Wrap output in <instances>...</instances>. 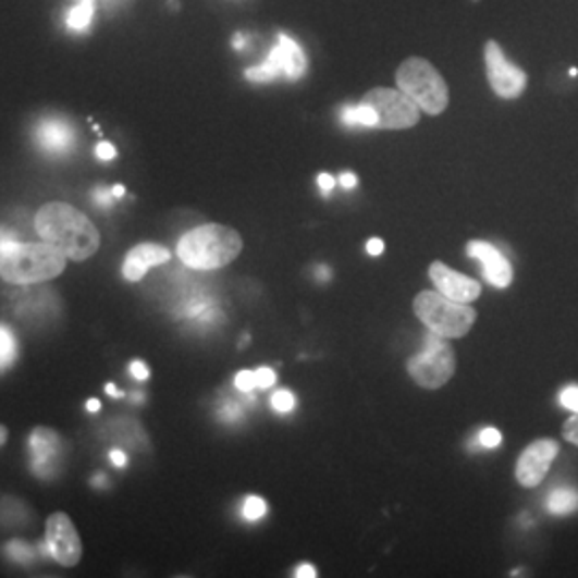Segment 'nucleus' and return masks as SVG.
<instances>
[{"label": "nucleus", "instance_id": "43", "mask_svg": "<svg viewBox=\"0 0 578 578\" xmlns=\"http://www.w3.org/2000/svg\"><path fill=\"white\" fill-rule=\"evenodd\" d=\"M112 193H114L116 199H121L125 195V187L123 185H116V187H112Z\"/></svg>", "mask_w": 578, "mask_h": 578}, {"label": "nucleus", "instance_id": "33", "mask_svg": "<svg viewBox=\"0 0 578 578\" xmlns=\"http://www.w3.org/2000/svg\"><path fill=\"white\" fill-rule=\"evenodd\" d=\"M131 376H133L137 382H146V380H148V376H150V371L146 369V365H144V362L135 360V362H131Z\"/></svg>", "mask_w": 578, "mask_h": 578}, {"label": "nucleus", "instance_id": "22", "mask_svg": "<svg viewBox=\"0 0 578 578\" xmlns=\"http://www.w3.org/2000/svg\"><path fill=\"white\" fill-rule=\"evenodd\" d=\"M4 553L15 562V564H22V566H28L35 562V551L30 544L22 542V540H11L9 544H4Z\"/></svg>", "mask_w": 578, "mask_h": 578}, {"label": "nucleus", "instance_id": "42", "mask_svg": "<svg viewBox=\"0 0 578 578\" xmlns=\"http://www.w3.org/2000/svg\"><path fill=\"white\" fill-rule=\"evenodd\" d=\"M7 438H9V431H7L4 425H0V446L7 444Z\"/></svg>", "mask_w": 578, "mask_h": 578}, {"label": "nucleus", "instance_id": "37", "mask_svg": "<svg viewBox=\"0 0 578 578\" xmlns=\"http://www.w3.org/2000/svg\"><path fill=\"white\" fill-rule=\"evenodd\" d=\"M367 251H369V256H382L384 254V243L380 238H371L369 245H367Z\"/></svg>", "mask_w": 578, "mask_h": 578}, {"label": "nucleus", "instance_id": "9", "mask_svg": "<svg viewBox=\"0 0 578 578\" xmlns=\"http://www.w3.org/2000/svg\"><path fill=\"white\" fill-rule=\"evenodd\" d=\"M46 551L64 568H73L82 559V540L73 520L64 513H54L46 520Z\"/></svg>", "mask_w": 578, "mask_h": 578}, {"label": "nucleus", "instance_id": "3", "mask_svg": "<svg viewBox=\"0 0 578 578\" xmlns=\"http://www.w3.org/2000/svg\"><path fill=\"white\" fill-rule=\"evenodd\" d=\"M243 251V238L236 230L219 223H206L187 232L179 243V257L193 270H217L232 263Z\"/></svg>", "mask_w": 578, "mask_h": 578}, {"label": "nucleus", "instance_id": "34", "mask_svg": "<svg viewBox=\"0 0 578 578\" xmlns=\"http://www.w3.org/2000/svg\"><path fill=\"white\" fill-rule=\"evenodd\" d=\"M114 199H116V197H114L112 189H110V192H108V189H97V192H95V201L101 204L103 208H110Z\"/></svg>", "mask_w": 578, "mask_h": 578}, {"label": "nucleus", "instance_id": "20", "mask_svg": "<svg viewBox=\"0 0 578 578\" xmlns=\"http://www.w3.org/2000/svg\"><path fill=\"white\" fill-rule=\"evenodd\" d=\"M549 513L553 514H570L578 508V493L573 489H557L549 495V504H546Z\"/></svg>", "mask_w": 578, "mask_h": 578}, {"label": "nucleus", "instance_id": "17", "mask_svg": "<svg viewBox=\"0 0 578 578\" xmlns=\"http://www.w3.org/2000/svg\"><path fill=\"white\" fill-rule=\"evenodd\" d=\"M30 520V511L13 497H0V525L2 527H22Z\"/></svg>", "mask_w": 578, "mask_h": 578}, {"label": "nucleus", "instance_id": "10", "mask_svg": "<svg viewBox=\"0 0 578 578\" xmlns=\"http://www.w3.org/2000/svg\"><path fill=\"white\" fill-rule=\"evenodd\" d=\"M30 471L39 480H54L63 469L64 444L52 429L37 427L28 438Z\"/></svg>", "mask_w": 578, "mask_h": 578}, {"label": "nucleus", "instance_id": "31", "mask_svg": "<svg viewBox=\"0 0 578 578\" xmlns=\"http://www.w3.org/2000/svg\"><path fill=\"white\" fill-rule=\"evenodd\" d=\"M97 157H99L101 161H112V159L116 157V148H114L110 142H101V144L97 146Z\"/></svg>", "mask_w": 578, "mask_h": 578}, {"label": "nucleus", "instance_id": "32", "mask_svg": "<svg viewBox=\"0 0 578 578\" xmlns=\"http://www.w3.org/2000/svg\"><path fill=\"white\" fill-rule=\"evenodd\" d=\"M341 121H343V125H347V127H358L356 106H347V108H343V112H341Z\"/></svg>", "mask_w": 578, "mask_h": 578}, {"label": "nucleus", "instance_id": "29", "mask_svg": "<svg viewBox=\"0 0 578 578\" xmlns=\"http://www.w3.org/2000/svg\"><path fill=\"white\" fill-rule=\"evenodd\" d=\"M257 388H270V385L276 382V376L272 369L268 367H261L256 371Z\"/></svg>", "mask_w": 578, "mask_h": 578}, {"label": "nucleus", "instance_id": "21", "mask_svg": "<svg viewBox=\"0 0 578 578\" xmlns=\"http://www.w3.org/2000/svg\"><path fill=\"white\" fill-rule=\"evenodd\" d=\"M15 360H17V339L13 330L0 325V373L11 369Z\"/></svg>", "mask_w": 578, "mask_h": 578}, {"label": "nucleus", "instance_id": "41", "mask_svg": "<svg viewBox=\"0 0 578 578\" xmlns=\"http://www.w3.org/2000/svg\"><path fill=\"white\" fill-rule=\"evenodd\" d=\"M106 392L110 394V396H116V398H121L123 396V392L116 388L114 384H108L106 385Z\"/></svg>", "mask_w": 578, "mask_h": 578}, {"label": "nucleus", "instance_id": "30", "mask_svg": "<svg viewBox=\"0 0 578 578\" xmlns=\"http://www.w3.org/2000/svg\"><path fill=\"white\" fill-rule=\"evenodd\" d=\"M564 438H566L570 444L578 446V414L577 416H573V418L564 425Z\"/></svg>", "mask_w": 578, "mask_h": 578}, {"label": "nucleus", "instance_id": "44", "mask_svg": "<svg viewBox=\"0 0 578 578\" xmlns=\"http://www.w3.org/2000/svg\"><path fill=\"white\" fill-rule=\"evenodd\" d=\"M318 276H320L321 281H325V279L330 276V270H328L325 266H320V268H318Z\"/></svg>", "mask_w": 578, "mask_h": 578}, {"label": "nucleus", "instance_id": "26", "mask_svg": "<svg viewBox=\"0 0 578 578\" xmlns=\"http://www.w3.org/2000/svg\"><path fill=\"white\" fill-rule=\"evenodd\" d=\"M478 442L484 448H497L502 444V433L497 429H484V431H480Z\"/></svg>", "mask_w": 578, "mask_h": 578}, {"label": "nucleus", "instance_id": "40", "mask_svg": "<svg viewBox=\"0 0 578 578\" xmlns=\"http://www.w3.org/2000/svg\"><path fill=\"white\" fill-rule=\"evenodd\" d=\"M86 409H88L90 414H97V411L101 409V401H99V398H88V403H86Z\"/></svg>", "mask_w": 578, "mask_h": 578}, {"label": "nucleus", "instance_id": "16", "mask_svg": "<svg viewBox=\"0 0 578 578\" xmlns=\"http://www.w3.org/2000/svg\"><path fill=\"white\" fill-rule=\"evenodd\" d=\"M274 50L279 54V63H281V71L287 79H300L307 73V57L303 52V48L298 46V41H294L287 35H279Z\"/></svg>", "mask_w": 578, "mask_h": 578}, {"label": "nucleus", "instance_id": "13", "mask_svg": "<svg viewBox=\"0 0 578 578\" xmlns=\"http://www.w3.org/2000/svg\"><path fill=\"white\" fill-rule=\"evenodd\" d=\"M429 276L435 283L438 292H442L444 296H448L452 300H458V303H474L482 292L478 281H474L460 272H454L442 261L431 263Z\"/></svg>", "mask_w": 578, "mask_h": 578}, {"label": "nucleus", "instance_id": "5", "mask_svg": "<svg viewBox=\"0 0 578 578\" xmlns=\"http://www.w3.org/2000/svg\"><path fill=\"white\" fill-rule=\"evenodd\" d=\"M414 313L431 332L446 339L465 336L476 323V311L469 303H458L442 292H420L414 300Z\"/></svg>", "mask_w": 578, "mask_h": 578}, {"label": "nucleus", "instance_id": "45", "mask_svg": "<svg viewBox=\"0 0 578 578\" xmlns=\"http://www.w3.org/2000/svg\"><path fill=\"white\" fill-rule=\"evenodd\" d=\"M234 48H236V50H243V48H245V39H243V37H236V39H234Z\"/></svg>", "mask_w": 578, "mask_h": 578}, {"label": "nucleus", "instance_id": "39", "mask_svg": "<svg viewBox=\"0 0 578 578\" xmlns=\"http://www.w3.org/2000/svg\"><path fill=\"white\" fill-rule=\"evenodd\" d=\"M296 577L298 578H313L318 577V573H316V568L313 566H309V564H305V566H300L296 573H294Z\"/></svg>", "mask_w": 578, "mask_h": 578}, {"label": "nucleus", "instance_id": "36", "mask_svg": "<svg viewBox=\"0 0 578 578\" xmlns=\"http://www.w3.org/2000/svg\"><path fill=\"white\" fill-rule=\"evenodd\" d=\"M339 181H341V187H343V189H354V187L358 185V179H356V174H352V172H343Z\"/></svg>", "mask_w": 578, "mask_h": 578}, {"label": "nucleus", "instance_id": "38", "mask_svg": "<svg viewBox=\"0 0 578 578\" xmlns=\"http://www.w3.org/2000/svg\"><path fill=\"white\" fill-rule=\"evenodd\" d=\"M318 185H320L323 195H328V193L332 192V187H334V179L330 174H320L318 176Z\"/></svg>", "mask_w": 578, "mask_h": 578}, {"label": "nucleus", "instance_id": "8", "mask_svg": "<svg viewBox=\"0 0 578 578\" xmlns=\"http://www.w3.org/2000/svg\"><path fill=\"white\" fill-rule=\"evenodd\" d=\"M484 63H487V77L493 93L502 99H518L527 88V73L511 63L497 41H489L484 46Z\"/></svg>", "mask_w": 578, "mask_h": 578}, {"label": "nucleus", "instance_id": "12", "mask_svg": "<svg viewBox=\"0 0 578 578\" xmlns=\"http://www.w3.org/2000/svg\"><path fill=\"white\" fill-rule=\"evenodd\" d=\"M33 137H35V144L50 157L69 155L77 142L75 128L61 116H48L39 121L33 131Z\"/></svg>", "mask_w": 578, "mask_h": 578}, {"label": "nucleus", "instance_id": "23", "mask_svg": "<svg viewBox=\"0 0 578 578\" xmlns=\"http://www.w3.org/2000/svg\"><path fill=\"white\" fill-rule=\"evenodd\" d=\"M272 407L279 411V414H287L296 407V398L292 392L287 390H279L272 394Z\"/></svg>", "mask_w": 578, "mask_h": 578}, {"label": "nucleus", "instance_id": "11", "mask_svg": "<svg viewBox=\"0 0 578 578\" xmlns=\"http://www.w3.org/2000/svg\"><path fill=\"white\" fill-rule=\"evenodd\" d=\"M559 454V444L553 440H538L522 450L518 463H516V480L525 489L538 487L546 474L555 456Z\"/></svg>", "mask_w": 578, "mask_h": 578}, {"label": "nucleus", "instance_id": "35", "mask_svg": "<svg viewBox=\"0 0 578 578\" xmlns=\"http://www.w3.org/2000/svg\"><path fill=\"white\" fill-rule=\"evenodd\" d=\"M110 460L116 465V467H125L127 465V454L123 448H112L110 450Z\"/></svg>", "mask_w": 578, "mask_h": 578}, {"label": "nucleus", "instance_id": "2", "mask_svg": "<svg viewBox=\"0 0 578 578\" xmlns=\"http://www.w3.org/2000/svg\"><path fill=\"white\" fill-rule=\"evenodd\" d=\"M61 249L50 243H0V279L13 285H35L57 279L66 266Z\"/></svg>", "mask_w": 578, "mask_h": 578}, {"label": "nucleus", "instance_id": "25", "mask_svg": "<svg viewBox=\"0 0 578 578\" xmlns=\"http://www.w3.org/2000/svg\"><path fill=\"white\" fill-rule=\"evenodd\" d=\"M243 514L247 520H259L266 514V502L261 497H247V502L243 506Z\"/></svg>", "mask_w": 578, "mask_h": 578}, {"label": "nucleus", "instance_id": "18", "mask_svg": "<svg viewBox=\"0 0 578 578\" xmlns=\"http://www.w3.org/2000/svg\"><path fill=\"white\" fill-rule=\"evenodd\" d=\"M279 75H283V71H281L279 54H276V50H274V48L270 50V54L266 57V61H263V63L257 64V66H251V69H247V71H245V77H247L249 82H256V84H266V82H272V79H276Z\"/></svg>", "mask_w": 578, "mask_h": 578}, {"label": "nucleus", "instance_id": "19", "mask_svg": "<svg viewBox=\"0 0 578 578\" xmlns=\"http://www.w3.org/2000/svg\"><path fill=\"white\" fill-rule=\"evenodd\" d=\"M95 15V0H77L66 15V26L71 30H86Z\"/></svg>", "mask_w": 578, "mask_h": 578}, {"label": "nucleus", "instance_id": "24", "mask_svg": "<svg viewBox=\"0 0 578 578\" xmlns=\"http://www.w3.org/2000/svg\"><path fill=\"white\" fill-rule=\"evenodd\" d=\"M356 116H358V127H378V112L369 103H358L356 106Z\"/></svg>", "mask_w": 578, "mask_h": 578}, {"label": "nucleus", "instance_id": "4", "mask_svg": "<svg viewBox=\"0 0 578 578\" xmlns=\"http://www.w3.org/2000/svg\"><path fill=\"white\" fill-rule=\"evenodd\" d=\"M396 88L422 112L438 116L448 108L450 90L442 73L425 59H407L396 69Z\"/></svg>", "mask_w": 578, "mask_h": 578}, {"label": "nucleus", "instance_id": "1", "mask_svg": "<svg viewBox=\"0 0 578 578\" xmlns=\"http://www.w3.org/2000/svg\"><path fill=\"white\" fill-rule=\"evenodd\" d=\"M35 230L41 241L61 249L73 261L95 256L101 236L95 223L77 208L64 201H50L35 214Z\"/></svg>", "mask_w": 578, "mask_h": 578}, {"label": "nucleus", "instance_id": "15", "mask_svg": "<svg viewBox=\"0 0 578 578\" xmlns=\"http://www.w3.org/2000/svg\"><path fill=\"white\" fill-rule=\"evenodd\" d=\"M165 261H170V251L161 245H155V243H144V245H137L128 251L125 257V263H123V276L131 281V283H137L144 279V274L155 268V266H163Z\"/></svg>", "mask_w": 578, "mask_h": 578}, {"label": "nucleus", "instance_id": "7", "mask_svg": "<svg viewBox=\"0 0 578 578\" xmlns=\"http://www.w3.org/2000/svg\"><path fill=\"white\" fill-rule=\"evenodd\" d=\"M362 103H369L378 112L380 128L416 127L420 121V108L398 88H373L362 97Z\"/></svg>", "mask_w": 578, "mask_h": 578}, {"label": "nucleus", "instance_id": "27", "mask_svg": "<svg viewBox=\"0 0 578 578\" xmlns=\"http://www.w3.org/2000/svg\"><path fill=\"white\" fill-rule=\"evenodd\" d=\"M559 398H562V405H564L566 409H570V411L578 414V385H568V388H564L562 394H559Z\"/></svg>", "mask_w": 578, "mask_h": 578}, {"label": "nucleus", "instance_id": "6", "mask_svg": "<svg viewBox=\"0 0 578 578\" xmlns=\"http://www.w3.org/2000/svg\"><path fill=\"white\" fill-rule=\"evenodd\" d=\"M407 371L416 384L427 390L448 384L456 371V358L446 336L429 330L425 336V349L409 358Z\"/></svg>", "mask_w": 578, "mask_h": 578}, {"label": "nucleus", "instance_id": "14", "mask_svg": "<svg viewBox=\"0 0 578 578\" xmlns=\"http://www.w3.org/2000/svg\"><path fill=\"white\" fill-rule=\"evenodd\" d=\"M467 256L476 257L482 263L484 276H487V281L491 285L504 290V287H508L513 283V266H511V261L493 245L474 241V243L467 245Z\"/></svg>", "mask_w": 578, "mask_h": 578}, {"label": "nucleus", "instance_id": "28", "mask_svg": "<svg viewBox=\"0 0 578 578\" xmlns=\"http://www.w3.org/2000/svg\"><path fill=\"white\" fill-rule=\"evenodd\" d=\"M236 388H238L241 392H251V390H256V371H241V373L236 376Z\"/></svg>", "mask_w": 578, "mask_h": 578}]
</instances>
